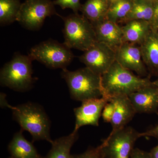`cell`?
Segmentation results:
<instances>
[{
    "mask_svg": "<svg viewBox=\"0 0 158 158\" xmlns=\"http://www.w3.org/2000/svg\"><path fill=\"white\" fill-rule=\"evenodd\" d=\"M154 2L147 0H133L132 7L122 23L133 20H141L151 22L153 17Z\"/></svg>",
    "mask_w": 158,
    "mask_h": 158,
    "instance_id": "20",
    "label": "cell"
},
{
    "mask_svg": "<svg viewBox=\"0 0 158 158\" xmlns=\"http://www.w3.org/2000/svg\"><path fill=\"white\" fill-rule=\"evenodd\" d=\"M142 137H153L158 138V124L148 131L141 133Z\"/></svg>",
    "mask_w": 158,
    "mask_h": 158,
    "instance_id": "28",
    "label": "cell"
},
{
    "mask_svg": "<svg viewBox=\"0 0 158 158\" xmlns=\"http://www.w3.org/2000/svg\"><path fill=\"white\" fill-rule=\"evenodd\" d=\"M116 61L124 68L139 76H151L144 64L139 45L124 42L116 51Z\"/></svg>",
    "mask_w": 158,
    "mask_h": 158,
    "instance_id": "11",
    "label": "cell"
},
{
    "mask_svg": "<svg viewBox=\"0 0 158 158\" xmlns=\"http://www.w3.org/2000/svg\"><path fill=\"white\" fill-rule=\"evenodd\" d=\"M13 118L20 126L22 130L31 134L33 141L45 140L52 144L51 122L43 108L32 102H27L12 107Z\"/></svg>",
    "mask_w": 158,
    "mask_h": 158,
    "instance_id": "2",
    "label": "cell"
},
{
    "mask_svg": "<svg viewBox=\"0 0 158 158\" xmlns=\"http://www.w3.org/2000/svg\"><path fill=\"white\" fill-rule=\"evenodd\" d=\"M61 75L68 85L71 98L75 100L82 102L102 97L101 76L87 67L73 71L65 69Z\"/></svg>",
    "mask_w": 158,
    "mask_h": 158,
    "instance_id": "3",
    "label": "cell"
},
{
    "mask_svg": "<svg viewBox=\"0 0 158 158\" xmlns=\"http://www.w3.org/2000/svg\"><path fill=\"white\" fill-rule=\"evenodd\" d=\"M22 3L20 0H0V24L5 26L16 21Z\"/></svg>",
    "mask_w": 158,
    "mask_h": 158,
    "instance_id": "22",
    "label": "cell"
},
{
    "mask_svg": "<svg viewBox=\"0 0 158 158\" xmlns=\"http://www.w3.org/2000/svg\"><path fill=\"white\" fill-rule=\"evenodd\" d=\"M128 97L136 113H158V90L153 84L141 88Z\"/></svg>",
    "mask_w": 158,
    "mask_h": 158,
    "instance_id": "12",
    "label": "cell"
},
{
    "mask_svg": "<svg viewBox=\"0 0 158 158\" xmlns=\"http://www.w3.org/2000/svg\"><path fill=\"white\" fill-rule=\"evenodd\" d=\"M150 78L136 75L115 61L101 76L102 97L110 99L119 95L128 96L141 88L152 85Z\"/></svg>",
    "mask_w": 158,
    "mask_h": 158,
    "instance_id": "1",
    "label": "cell"
},
{
    "mask_svg": "<svg viewBox=\"0 0 158 158\" xmlns=\"http://www.w3.org/2000/svg\"><path fill=\"white\" fill-rule=\"evenodd\" d=\"M154 8L153 17L151 22V25L153 27L158 29V0H156L154 2Z\"/></svg>",
    "mask_w": 158,
    "mask_h": 158,
    "instance_id": "27",
    "label": "cell"
},
{
    "mask_svg": "<svg viewBox=\"0 0 158 158\" xmlns=\"http://www.w3.org/2000/svg\"><path fill=\"white\" fill-rule=\"evenodd\" d=\"M23 130L15 133L8 146L12 158H44L37 152L32 143L25 138Z\"/></svg>",
    "mask_w": 158,
    "mask_h": 158,
    "instance_id": "17",
    "label": "cell"
},
{
    "mask_svg": "<svg viewBox=\"0 0 158 158\" xmlns=\"http://www.w3.org/2000/svg\"><path fill=\"white\" fill-rule=\"evenodd\" d=\"M109 101L110 99L102 97L82 102L80 107L74 109L75 125L73 131H78L80 128L86 125L98 127L102 112Z\"/></svg>",
    "mask_w": 158,
    "mask_h": 158,
    "instance_id": "10",
    "label": "cell"
},
{
    "mask_svg": "<svg viewBox=\"0 0 158 158\" xmlns=\"http://www.w3.org/2000/svg\"><path fill=\"white\" fill-rule=\"evenodd\" d=\"M121 28L123 43H131L139 45L147 37L152 26L149 22L133 20L125 23Z\"/></svg>",
    "mask_w": 158,
    "mask_h": 158,
    "instance_id": "16",
    "label": "cell"
},
{
    "mask_svg": "<svg viewBox=\"0 0 158 158\" xmlns=\"http://www.w3.org/2000/svg\"><path fill=\"white\" fill-rule=\"evenodd\" d=\"M71 158H103L102 144L96 148H90L85 152L72 155Z\"/></svg>",
    "mask_w": 158,
    "mask_h": 158,
    "instance_id": "24",
    "label": "cell"
},
{
    "mask_svg": "<svg viewBox=\"0 0 158 158\" xmlns=\"http://www.w3.org/2000/svg\"><path fill=\"white\" fill-rule=\"evenodd\" d=\"M78 131L53 141L49 151L44 158H71L70 150L79 138Z\"/></svg>",
    "mask_w": 158,
    "mask_h": 158,
    "instance_id": "19",
    "label": "cell"
},
{
    "mask_svg": "<svg viewBox=\"0 0 158 158\" xmlns=\"http://www.w3.org/2000/svg\"><path fill=\"white\" fill-rule=\"evenodd\" d=\"M139 46L150 75L158 76V29L152 27L147 37Z\"/></svg>",
    "mask_w": 158,
    "mask_h": 158,
    "instance_id": "14",
    "label": "cell"
},
{
    "mask_svg": "<svg viewBox=\"0 0 158 158\" xmlns=\"http://www.w3.org/2000/svg\"><path fill=\"white\" fill-rule=\"evenodd\" d=\"M93 26L98 42L105 44L115 51L123 43V33L118 24L105 19Z\"/></svg>",
    "mask_w": 158,
    "mask_h": 158,
    "instance_id": "13",
    "label": "cell"
},
{
    "mask_svg": "<svg viewBox=\"0 0 158 158\" xmlns=\"http://www.w3.org/2000/svg\"><path fill=\"white\" fill-rule=\"evenodd\" d=\"M33 61L29 55L15 54L11 61L5 64L1 69V85L19 92L30 90L37 80L32 76Z\"/></svg>",
    "mask_w": 158,
    "mask_h": 158,
    "instance_id": "4",
    "label": "cell"
},
{
    "mask_svg": "<svg viewBox=\"0 0 158 158\" xmlns=\"http://www.w3.org/2000/svg\"><path fill=\"white\" fill-rule=\"evenodd\" d=\"M114 110L115 105L113 101L110 99L109 102L105 106L102 112V117L105 122L110 123L114 113Z\"/></svg>",
    "mask_w": 158,
    "mask_h": 158,
    "instance_id": "25",
    "label": "cell"
},
{
    "mask_svg": "<svg viewBox=\"0 0 158 158\" xmlns=\"http://www.w3.org/2000/svg\"><path fill=\"white\" fill-rule=\"evenodd\" d=\"M55 6L51 0H26L22 3L16 21L27 30L38 31L47 17L59 16Z\"/></svg>",
    "mask_w": 158,
    "mask_h": 158,
    "instance_id": "8",
    "label": "cell"
},
{
    "mask_svg": "<svg viewBox=\"0 0 158 158\" xmlns=\"http://www.w3.org/2000/svg\"><path fill=\"white\" fill-rule=\"evenodd\" d=\"M8 158H11V157H10Z\"/></svg>",
    "mask_w": 158,
    "mask_h": 158,
    "instance_id": "33",
    "label": "cell"
},
{
    "mask_svg": "<svg viewBox=\"0 0 158 158\" xmlns=\"http://www.w3.org/2000/svg\"><path fill=\"white\" fill-rule=\"evenodd\" d=\"M110 5L109 0H87L82 5L81 11L94 25L106 19Z\"/></svg>",
    "mask_w": 158,
    "mask_h": 158,
    "instance_id": "18",
    "label": "cell"
},
{
    "mask_svg": "<svg viewBox=\"0 0 158 158\" xmlns=\"http://www.w3.org/2000/svg\"><path fill=\"white\" fill-rule=\"evenodd\" d=\"M133 0H118L110 4L106 19L118 24L127 17L132 7Z\"/></svg>",
    "mask_w": 158,
    "mask_h": 158,
    "instance_id": "21",
    "label": "cell"
},
{
    "mask_svg": "<svg viewBox=\"0 0 158 158\" xmlns=\"http://www.w3.org/2000/svg\"><path fill=\"white\" fill-rule=\"evenodd\" d=\"M109 2H110V4L111 3H113V2H116V1H118V0H109Z\"/></svg>",
    "mask_w": 158,
    "mask_h": 158,
    "instance_id": "31",
    "label": "cell"
},
{
    "mask_svg": "<svg viewBox=\"0 0 158 158\" xmlns=\"http://www.w3.org/2000/svg\"><path fill=\"white\" fill-rule=\"evenodd\" d=\"M142 137L131 127H125L110 133L102 143L103 158H131L135 143Z\"/></svg>",
    "mask_w": 158,
    "mask_h": 158,
    "instance_id": "7",
    "label": "cell"
},
{
    "mask_svg": "<svg viewBox=\"0 0 158 158\" xmlns=\"http://www.w3.org/2000/svg\"><path fill=\"white\" fill-rule=\"evenodd\" d=\"M81 0H55L53 1L55 6H59L62 9H70L74 13H78L81 11L82 5Z\"/></svg>",
    "mask_w": 158,
    "mask_h": 158,
    "instance_id": "23",
    "label": "cell"
},
{
    "mask_svg": "<svg viewBox=\"0 0 158 158\" xmlns=\"http://www.w3.org/2000/svg\"><path fill=\"white\" fill-rule=\"evenodd\" d=\"M59 16L64 23L63 43L71 49L85 52L96 42L94 27L84 15L74 13L65 17Z\"/></svg>",
    "mask_w": 158,
    "mask_h": 158,
    "instance_id": "5",
    "label": "cell"
},
{
    "mask_svg": "<svg viewBox=\"0 0 158 158\" xmlns=\"http://www.w3.org/2000/svg\"><path fill=\"white\" fill-rule=\"evenodd\" d=\"M131 158H152L150 152L135 148Z\"/></svg>",
    "mask_w": 158,
    "mask_h": 158,
    "instance_id": "26",
    "label": "cell"
},
{
    "mask_svg": "<svg viewBox=\"0 0 158 158\" xmlns=\"http://www.w3.org/2000/svg\"><path fill=\"white\" fill-rule=\"evenodd\" d=\"M147 1H149V2H155L156 0H147Z\"/></svg>",
    "mask_w": 158,
    "mask_h": 158,
    "instance_id": "32",
    "label": "cell"
},
{
    "mask_svg": "<svg viewBox=\"0 0 158 158\" xmlns=\"http://www.w3.org/2000/svg\"><path fill=\"white\" fill-rule=\"evenodd\" d=\"M152 83L153 85L155 86L156 88H157L158 90V76L157 79L155 81H152Z\"/></svg>",
    "mask_w": 158,
    "mask_h": 158,
    "instance_id": "30",
    "label": "cell"
},
{
    "mask_svg": "<svg viewBox=\"0 0 158 158\" xmlns=\"http://www.w3.org/2000/svg\"><path fill=\"white\" fill-rule=\"evenodd\" d=\"M79 59L86 67L102 76L116 61V52L105 44L96 41Z\"/></svg>",
    "mask_w": 158,
    "mask_h": 158,
    "instance_id": "9",
    "label": "cell"
},
{
    "mask_svg": "<svg viewBox=\"0 0 158 158\" xmlns=\"http://www.w3.org/2000/svg\"><path fill=\"white\" fill-rule=\"evenodd\" d=\"M115 105V110L111 123V133L114 132L126 127L136 113L130 101L128 96L119 95L111 98Z\"/></svg>",
    "mask_w": 158,
    "mask_h": 158,
    "instance_id": "15",
    "label": "cell"
},
{
    "mask_svg": "<svg viewBox=\"0 0 158 158\" xmlns=\"http://www.w3.org/2000/svg\"><path fill=\"white\" fill-rule=\"evenodd\" d=\"M150 153L152 158H158V144L151 150Z\"/></svg>",
    "mask_w": 158,
    "mask_h": 158,
    "instance_id": "29",
    "label": "cell"
},
{
    "mask_svg": "<svg viewBox=\"0 0 158 158\" xmlns=\"http://www.w3.org/2000/svg\"><path fill=\"white\" fill-rule=\"evenodd\" d=\"M33 60H37L51 69H66L75 56L71 49L64 43L49 39L34 46L29 54Z\"/></svg>",
    "mask_w": 158,
    "mask_h": 158,
    "instance_id": "6",
    "label": "cell"
}]
</instances>
